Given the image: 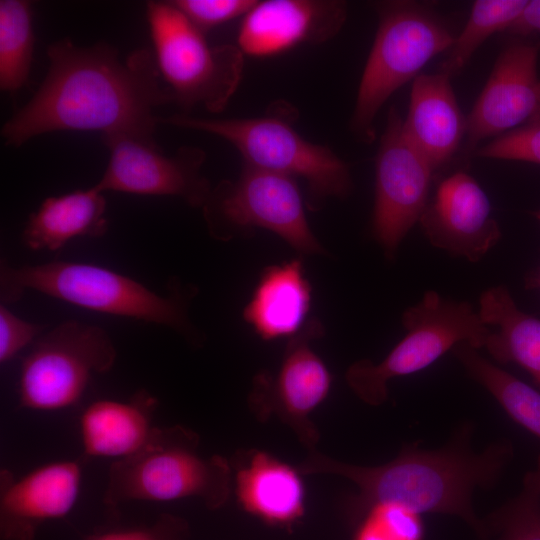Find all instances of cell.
Here are the masks:
<instances>
[{
    "mask_svg": "<svg viewBox=\"0 0 540 540\" xmlns=\"http://www.w3.org/2000/svg\"><path fill=\"white\" fill-rule=\"evenodd\" d=\"M471 432L470 426L462 427L446 446L436 450L407 445L395 459L374 467L338 462L313 452L300 472L335 474L356 484L358 492L349 503L356 517L362 518L377 503H396L419 514L458 516L485 540V525L475 515L472 495L478 487L495 485L513 448L510 442L500 441L475 452L470 446Z\"/></svg>",
    "mask_w": 540,
    "mask_h": 540,
    "instance_id": "2",
    "label": "cell"
},
{
    "mask_svg": "<svg viewBox=\"0 0 540 540\" xmlns=\"http://www.w3.org/2000/svg\"><path fill=\"white\" fill-rule=\"evenodd\" d=\"M47 56L42 84L2 127L6 145L19 147L56 131L155 141L159 117L154 110L173 102V96L149 50H135L121 60L108 44L81 47L65 37L48 46Z\"/></svg>",
    "mask_w": 540,
    "mask_h": 540,
    "instance_id": "1",
    "label": "cell"
},
{
    "mask_svg": "<svg viewBox=\"0 0 540 540\" xmlns=\"http://www.w3.org/2000/svg\"><path fill=\"white\" fill-rule=\"evenodd\" d=\"M434 172L409 142L395 106L387 115L375 158V199L372 234L388 259L415 223L429 200Z\"/></svg>",
    "mask_w": 540,
    "mask_h": 540,
    "instance_id": "11",
    "label": "cell"
},
{
    "mask_svg": "<svg viewBox=\"0 0 540 540\" xmlns=\"http://www.w3.org/2000/svg\"><path fill=\"white\" fill-rule=\"evenodd\" d=\"M235 493L249 513L273 524H291L304 513L300 471L263 451L253 450L234 464Z\"/></svg>",
    "mask_w": 540,
    "mask_h": 540,
    "instance_id": "20",
    "label": "cell"
},
{
    "mask_svg": "<svg viewBox=\"0 0 540 540\" xmlns=\"http://www.w3.org/2000/svg\"><path fill=\"white\" fill-rule=\"evenodd\" d=\"M483 522L485 540H540V479L528 472L521 492Z\"/></svg>",
    "mask_w": 540,
    "mask_h": 540,
    "instance_id": "27",
    "label": "cell"
},
{
    "mask_svg": "<svg viewBox=\"0 0 540 540\" xmlns=\"http://www.w3.org/2000/svg\"><path fill=\"white\" fill-rule=\"evenodd\" d=\"M257 0H174L171 3L199 30L206 32L245 16Z\"/></svg>",
    "mask_w": 540,
    "mask_h": 540,
    "instance_id": "30",
    "label": "cell"
},
{
    "mask_svg": "<svg viewBox=\"0 0 540 540\" xmlns=\"http://www.w3.org/2000/svg\"><path fill=\"white\" fill-rule=\"evenodd\" d=\"M419 224L433 246L470 262L481 260L501 238L488 196L465 171L438 183Z\"/></svg>",
    "mask_w": 540,
    "mask_h": 540,
    "instance_id": "15",
    "label": "cell"
},
{
    "mask_svg": "<svg viewBox=\"0 0 540 540\" xmlns=\"http://www.w3.org/2000/svg\"><path fill=\"white\" fill-rule=\"evenodd\" d=\"M34 47L31 3L0 1V88L15 93L28 81Z\"/></svg>",
    "mask_w": 540,
    "mask_h": 540,
    "instance_id": "25",
    "label": "cell"
},
{
    "mask_svg": "<svg viewBox=\"0 0 540 540\" xmlns=\"http://www.w3.org/2000/svg\"><path fill=\"white\" fill-rule=\"evenodd\" d=\"M450 77L442 72L420 74L412 84L403 131L434 174L454 158L466 134Z\"/></svg>",
    "mask_w": 540,
    "mask_h": 540,
    "instance_id": "18",
    "label": "cell"
},
{
    "mask_svg": "<svg viewBox=\"0 0 540 540\" xmlns=\"http://www.w3.org/2000/svg\"><path fill=\"white\" fill-rule=\"evenodd\" d=\"M159 123L218 136L237 149L243 165L303 179L311 211L353 190L349 165L329 147L302 137L285 116L210 119L182 113L159 117Z\"/></svg>",
    "mask_w": 540,
    "mask_h": 540,
    "instance_id": "5",
    "label": "cell"
},
{
    "mask_svg": "<svg viewBox=\"0 0 540 540\" xmlns=\"http://www.w3.org/2000/svg\"><path fill=\"white\" fill-rule=\"evenodd\" d=\"M526 0H477L462 31L454 37L440 71L450 78L458 75L475 51L494 33L506 31L517 19Z\"/></svg>",
    "mask_w": 540,
    "mask_h": 540,
    "instance_id": "26",
    "label": "cell"
},
{
    "mask_svg": "<svg viewBox=\"0 0 540 540\" xmlns=\"http://www.w3.org/2000/svg\"><path fill=\"white\" fill-rule=\"evenodd\" d=\"M473 153L482 158L525 161L540 165V122H526L479 146Z\"/></svg>",
    "mask_w": 540,
    "mask_h": 540,
    "instance_id": "29",
    "label": "cell"
},
{
    "mask_svg": "<svg viewBox=\"0 0 540 540\" xmlns=\"http://www.w3.org/2000/svg\"><path fill=\"white\" fill-rule=\"evenodd\" d=\"M478 313L491 331L485 348L499 363H515L540 388V319L520 310L509 290L493 286L479 299Z\"/></svg>",
    "mask_w": 540,
    "mask_h": 540,
    "instance_id": "23",
    "label": "cell"
},
{
    "mask_svg": "<svg viewBox=\"0 0 540 540\" xmlns=\"http://www.w3.org/2000/svg\"><path fill=\"white\" fill-rule=\"evenodd\" d=\"M311 292L302 260L269 266L263 270L243 318L263 340L293 337L304 327Z\"/></svg>",
    "mask_w": 540,
    "mask_h": 540,
    "instance_id": "21",
    "label": "cell"
},
{
    "mask_svg": "<svg viewBox=\"0 0 540 540\" xmlns=\"http://www.w3.org/2000/svg\"><path fill=\"white\" fill-rule=\"evenodd\" d=\"M506 32L513 37L519 38L540 35V0L528 1Z\"/></svg>",
    "mask_w": 540,
    "mask_h": 540,
    "instance_id": "32",
    "label": "cell"
},
{
    "mask_svg": "<svg viewBox=\"0 0 540 540\" xmlns=\"http://www.w3.org/2000/svg\"><path fill=\"white\" fill-rule=\"evenodd\" d=\"M231 467L221 456L200 452L198 435L182 426L156 427L134 455L109 468L105 502H169L198 498L222 505L231 490Z\"/></svg>",
    "mask_w": 540,
    "mask_h": 540,
    "instance_id": "6",
    "label": "cell"
},
{
    "mask_svg": "<svg viewBox=\"0 0 540 540\" xmlns=\"http://www.w3.org/2000/svg\"><path fill=\"white\" fill-rule=\"evenodd\" d=\"M154 58L173 102L185 112L202 105L220 113L237 91L244 54L237 45L211 46L171 1L146 5Z\"/></svg>",
    "mask_w": 540,
    "mask_h": 540,
    "instance_id": "7",
    "label": "cell"
},
{
    "mask_svg": "<svg viewBox=\"0 0 540 540\" xmlns=\"http://www.w3.org/2000/svg\"><path fill=\"white\" fill-rule=\"evenodd\" d=\"M540 42L512 37L499 53L489 79L466 117L465 150L525 124L537 110Z\"/></svg>",
    "mask_w": 540,
    "mask_h": 540,
    "instance_id": "14",
    "label": "cell"
},
{
    "mask_svg": "<svg viewBox=\"0 0 540 540\" xmlns=\"http://www.w3.org/2000/svg\"><path fill=\"white\" fill-rule=\"evenodd\" d=\"M157 400L146 390L128 400L100 399L80 417V435L86 455L122 460L137 453L150 439Z\"/></svg>",
    "mask_w": 540,
    "mask_h": 540,
    "instance_id": "19",
    "label": "cell"
},
{
    "mask_svg": "<svg viewBox=\"0 0 540 540\" xmlns=\"http://www.w3.org/2000/svg\"><path fill=\"white\" fill-rule=\"evenodd\" d=\"M373 8L378 28L349 125L365 144L376 139L375 119L387 99L415 79L429 60L448 50L455 37L431 3L387 0L374 2Z\"/></svg>",
    "mask_w": 540,
    "mask_h": 540,
    "instance_id": "3",
    "label": "cell"
},
{
    "mask_svg": "<svg viewBox=\"0 0 540 540\" xmlns=\"http://www.w3.org/2000/svg\"><path fill=\"white\" fill-rule=\"evenodd\" d=\"M109 151L106 169L95 186L146 196H170L202 208L212 186L201 174L206 154L198 147H180L166 155L156 141L125 135L102 138Z\"/></svg>",
    "mask_w": 540,
    "mask_h": 540,
    "instance_id": "12",
    "label": "cell"
},
{
    "mask_svg": "<svg viewBox=\"0 0 540 540\" xmlns=\"http://www.w3.org/2000/svg\"><path fill=\"white\" fill-rule=\"evenodd\" d=\"M340 0L258 1L241 22L237 46L244 55L268 57L336 36L347 18Z\"/></svg>",
    "mask_w": 540,
    "mask_h": 540,
    "instance_id": "16",
    "label": "cell"
},
{
    "mask_svg": "<svg viewBox=\"0 0 540 540\" xmlns=\"http://www.w3.org/2000/svg\"><path fill=\"white\" fill-rule=\"evenodd\" d=\"M46 326L22 319L6 304L0 305V362L5 364L43 333Z\"/></svg>",
    "mask_w": 540,
    "mask_h": 540,
    "instance_id": "31",
    "label": "cell"
},
{
    "mask_svg": "<svg viewBox=\"0 0 540 540\" xmlns=\"http://www.w3.org/2000/svg\"><path fill=\"white\" fill-rule=\"evenodd\" d=\"M0 285L3 304L34 290L86 310L167 326L187 337L193 334L179 293L162 296L102 266L52 261L14 267L2 262Z\"/></svg>",
    "mask_w": 540,
    "mask_h": 540,
    "instance_id": "4",
    "label": "cell"
},
{
    "mask_svg": "<svg viewBox=\"0 0 540 540\" xmlns=\"http://www.w3.org/2000/svg\"><path fill=\"white\" fill-rule=\"evenodd\" d=\"M529 121L540 122V99H539V104H538L537 110L535 111L534 115L527 122H529Z\"/></svg>",
    "mask_w": 540,
    "mask_h": 540,
    "instance_id": "35",
    "label": "cell"
},
{
    "mask_svg": "<svg viewBox=\"0 0 540 540\" xmlns=\"http://www.w3.org/2000/svg\"><path fill=\"white\" fill-rule=\"evenodd\" d=\"M116 348L100 326L64 321L43 333L22 361L18 395L22 407L56 411L77 403L95 374L109 371Z\"/></svg>",
    "mask_w": 540,
    "mask_h": 540,
    "instance_id": "10",
    "label": "cell"
},
{
    "mask_svg": "<svg viewBox=\"0 0 540 540\" xmlns=\"http://www.w3.org/2000/svg\"><path fill=\"white\" fill-rule=\"evenodd\" d=\"M452 351L471 378L482 385L515 422L540 440V392L494 365L468 343H459ZM532 472L540 479V455Z\"/></svg>",
    "mask_w": 540,
    "mask_h": 540,
    "instance_id": "24",
    "label": "cell"
},
{
    "mask_svg": "<svg viewBox=\"0 0 540 540\" xmlns=\"http://www.w3.org/2000/svg\"><path fill=\"white\" fill-rule=\"evenodd\" d=\"M82 470L78 462L55 461L21 477L1 471L0 514L4 535L28 540L35 527L67 515L80 492Z\"/></svg>",
    "mask_w": 540,
    "mask_h": 540,
    "instance_id": "17",
    "label": "cell"
},
{
    "mask_svg": "<svg viewBox=\"0 0 540 540\" xmlns=\"http://www.w3.org/2000/svg\"><path fill=\"white\" fill-rule=\"evenodd\" d=\"M106 199L95 185L51 196L32 212L22 241L34 251H57L80 238H99L108 230Z\"/></svg>",
    "mask_w": 540,
    "mask_h": 540,
    "instance_id": "22",
    "label": "cell"
},
{
    "mask_svg": "<svg viewBox=\"0 0 540 540\" xmlns=\"http://www.w3.org/2000/svg\"><path fill=\"white\" fill-rule=\"evenodd\" d=\"M402 324L405 336L380 363L359 360L346 372L350 388L369 405L387 399L389 380L425 369L459 343L478 350L492 331L470 303L446 299L433 290L405 310Z\"/></svg>",
    "mask_w": 540,
    "mask_h": 540,
    "instance_id": "8",
    "label": "cell"
},
{
    "mask_svg": "<svg viewBox=\"0 0 540 540\" xmlns=\"http://www.w3.org/2000/svg\"><path fill=\"white\" fill-rule=\"evenodd\" d=\"M323 334L322 323L310 319L291 337L276 374L256 376L250 396L255 410L276 413L309 446L317 441L309 415L326 399L332 382L327 366L311 348Z\"/></svg>",
    "mask_w": 540,
    "mask_h": 540,
    "instance_id": "13",
    "label": "cell"
},
{
    "mask_svg": "<svg viewBox=\"0 0 540 540\" xmlns=\"http://www.w3.org/2000/svg\"><path fill=\"white\" fill-rule=\"evenodd\" d=\"M528 285H529L530 287H534V288L540 289V268H539V270L537 271V273H536L533 277H530V278H529Z\"/></svg>",
    "mask_w": 540,
    "mask_h": 540,
    "instance_id": "34",
    "label": "cell"
},
{
    "mask_svg": "<svg viewBox=\"0 0 540 540\" xmlns=\"http://www.w3.org/2000/svg\"><path fill=\"white\" fill-rule=\"evenodd\" d=\"M86 540H163V538L157 529H132L95 534Z\"/></svg>",
    "mask_w": 540,
    "mask_h": 540,
    "instance_id": "33",
    "label": "cell"
},
{
    "mask_svg": "<svg viewBox=\"0 0 540 540\" xmlns=\"http://www.w3.org/2000/svg\"><path fill=\"white\" fill-rule=\"evenodd\" d=\"M420 514L396 503H377L363 515L354 540H423Z\"/></svg>",
    "mask_w": 540,
    "mask_h": 540,
    "instance_id": "28",
    "label": "cell"
},
{
    "mask_svg": "<svg viewBox=\"0 0 540 540\" xmlns=\"http://www.w3.org/2000/svg\"><path fill=\"white\" fill-rule=\"evenodd\" d=\"M533 215L540 222V209L533 212Z\"/></svg>",
    "mask_w": 540,
    "mask_h": 540,
    "instance_id": "36",
    "label": "cell"
},
{
    "mask_svg": "<svg viewBox=\"0 0 540 540\" xmlns=\"http://www.w3.org/2000/svg\"><path fill=\"white\" fill-rule=\"evenodd\" d=\"M208 231L229 240L255 227L277 234L302 254H323L313 234L296 179L243 165L238 178L222 180L202 207Z\"/></svg>",
    "mask_w": 540,
    "mask_h": 540,
    "instance_id": "9",
    "label": "cell"
}]
</instances>
